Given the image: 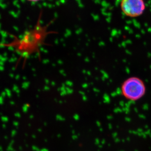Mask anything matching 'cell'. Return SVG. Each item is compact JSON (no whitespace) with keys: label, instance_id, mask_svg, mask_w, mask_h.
<instances>
[{"label":"cell","instance_id":"cell-3","mask_svg":"<svg viewBox=\"0 0 151 151\" xmlns=\"http://www.w3.org/2000/svg\"><path fill=\"white\" fill-rule=\"evenodd\" d=\"M120 7L125 15L134 18L142 14L146 6L144 0H121Z\"/></svg>","mask_w":151,"mask_h":151},{"label":"cell","instance_id":"cell-4","mask_svg":"<svg viewBox=\"0 0 151 151\" xmlns=\"http://www.w3.org/2000/svg\"><path fill=\"white\" fill-rule=\"evenodd\" d=\"M26 1L30 2V3H37V2L41 1L42 0H26Z\"/></svg>","mask_w":151,"mask_h":151},{"label":"cell","instance_id":"cell-1","mask_svg":"<svg viewBox=\"0 0 151 151\" xmlns=\"http://www.w3.org/2000/svg\"><path fill=\"white\" fill-rule=\"evenodd\" d=\"M40 14L37 23L32 29L24 32L20 38L13 36L12 41L4 44V47H12L20 55V60L23 59L24 61L29 56L34 54H40V48L43 45L47 35L54 32H49L48 27L50 23L46 26H42L40 23Z\"/></svg>","mask_w":151,"mask_h":151},{"label":"cell","instance_id":"cell-2","mask_svg":"<svg viewBox=\"0 0 151 151\" xmlns=\"http://www.w3.org/2000/svg\"><path fill=\"white\" fill-rule=\"evenodd\" d=\"M121 92L128 100L137 101L145 94V85L141 79L137 77H130L122 84Z\"/></svg>","mask_w":151,"mask_h":151}]
</instances>
